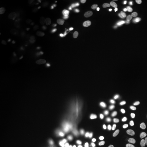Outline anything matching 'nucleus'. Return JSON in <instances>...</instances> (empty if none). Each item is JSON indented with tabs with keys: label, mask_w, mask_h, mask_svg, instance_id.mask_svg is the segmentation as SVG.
<instances>
[{
	"label": "nucleus",
	"mask_w": 147,
	"mask_h": 147,
	"mask_svg": "<svg viewBox=\"0 0 147 147\" xmlns=\"http://www.w3.org/2000/svg\"><path fill=\"white\" fill-rule=\"evenodd\" d=\"M80 51L79 49H76V48L71 47L66 49L64 54H65V57L69 61H74L78 58L77 57L80 55Z\"/></svg>",
	"instance_id": "1a4fd4ad"
},
{
	"label": "nucleus",
	"mask_w": 147,
	"mask_h": 147,
	"mask_svg": "<svg viewBox=\"0 0 147 147\" xmlns=\"http://www.w3.org/2000/svg\"><path fill=\"white\" fill-rule=\"evenodd\" d=\"M84 3H85L84 0H74V1H70V5L71 8L74 10H78Z\"/></svg>",
	"instance_id": "dca6fc26"
},
{
	"label": "nucleus",
	"mask_w": 147,
	"mask_h": 147,
	"mask_svg": "<svg viewBox=\"0 0 147 147\" xmlns=\"http://www.w3.org/2000/svg\"><path fill=\"white\" fill-rule=\"evenodd\" d=\"M14 24L12 20L9 18H5L0 21V35L7 36L13 30Z\"/></svg>",
	"instance_id": "6e6552de"
},
{
	"label": "nucleus",
	"mask_w": 147,
	"mask_h": 147,
	"mask_svg": "<svg viewBox=\"0 0 147 147\" xmlns=\"http://www.w3.org/2000/svg\"><path fill=\"white\" fill-rule=\"evenodd\" d=\"M114 47L109 42L104 41L99 48V57L104 63H108L113 58Z\"/></svg>",
	"instance_id": "7ed1b4c3"
},
{
	"label": "nucleus",
	"mask_w": 147,
	"mask_h": 147,
	"mask_svg": "<svg viewBox=\"0 0 147 147\" xmlns=\"http://www.w3.org/2000/svg\"><path fill=\"white\" fill-rule=\"evenodd\" d=\"M132 14L135 16V17H138V16H140V12L139 10H135Z\"/></svg>",
	"instance_id": "5701e85b"
},
{
	"label": "nucleus",
	"mask_w": 147,
	"mask_h": 147,
	"mask_svg": "<svg viewBox=\"0 0 147 147\" xmlns=\"http://www.w3.org/2000/svg\"><path fill=\"white\" fill-rule=\"evenodd\" d=\"M90 85L93 89L102 92L109 91L112 87V83L109 80L100 77H95L92 79Z\"/></svg>",
	"instance_id": "39448f33"
},
{
	"label": "nucleus",
	"mask_w": 147,
	"mask_h": 147,
	"mask_svg": "<svg viewBox=\"0 0 147 147\" xmlns=\"http://www.w3.org/2000/svg\"><path fill=\"white\" fill-rule=\"evenodd\" d=\"M141 63H142V61H136L134 62V65L135 66V67H138V66L140 65Z\"/></svg>",
	"instance_id": "b1692460"
},
{
	"label": "nucleus",
	"mask_w": 147,
	"mask_h": 147,
	"mask_svg": "<svg viewBox=\"0 0 147 147\" xmlns=\"http://www.w3.org/2000/svg\"><path fill=\"white\" fill-rule=\"evenodd\" d=\"M105 71L106 72H107V74H108L112 75L116 73L117 69H116L115 65H112V64H109V65H106L105 67Z\"/></svg>",
	"instance_id": "a211bd4d"
},
{
	"label": "nucleus",
	"mask_w": 147,
	"mask_h": 147,
	"mask_svg": "<svg viewBox=\"0 0 147 147\" xmlns=\"http://www.w3.org/2000/svg\"><path fill=\"white\" fill-rule=\"evenodd\" d=\"M30 106L32 108H34V109H36V108H38V103H37L36 102H35V101H34V102H32V104H31Z\"/></svg>",
	"instance_id": "4be33fe9"
},
{
	"label": "nucleus",
	"mask_w": 147,
	"mask_h": 147,
	"mask_svg": "<svg viewBox=\"0 0 147 147\" xmlns=\"http://www.w3.org/2000/svg\"><path fill=\"white\" fill-rule=\"evenodd\" d=\"M95 3L98 5H100V6H102V1H97V0H96V1H95Z\"/></svg>",
	"instance_id": "a878e982"
},
{
	"label": "nucleus",
	"mask_w": 147,
	"mask_h": 147,
	"mask_svg": "<svg viewBox=\"0 0 147 147\" xmlns=\"http://www.w3.org/2000/svg\"><path fill=\"white\" fill-rule=\"evenodd\" d=\"M3 108L7 111L11 112V113H15L16 111V106L13 102L10 100H5L3 103Z\"/></svg>",
	"instance_id": "f8f14e48"
},
{
	"label": "nucleus",
	"mask_w": 147,
	"mask_h": 147,
	"mask_svg": "<svg viewBox=\"0 0 147 147\" xmlns=\"http://www.w3.org/2000/svg\"><path fill=\"white\" fill-rule=\"evenodd\" d=\"M141 76H142V72H141V71H135V72L132 73L129 76V81H130V82L136 81V80L140 79Z\"/></svg>",
	"instance_id": "f3484780"
},
{
	"label": "nucleus",
	"mask_w": 147,
	"mask_h": 147,
	"mask_svg": "<svg viewBox=\"0 0 147 147\" xmlns=\"http://www.w3.org/2000/svg\"><path fill=\"white\" fill-rule=\"evenodd\" d=\"M25 80L29 85L38 89H45L47 84L46 77L43 74L36 71H31L27 74L25 77Z\"/></svg>",
	"instance_id": "f03ea898"
},
{
	"label": "nucleus",
	"mask_w": 147,
	"mask_h": 147,
	"mask_svg": "<svg viewBox=\"0 0 147 147\" xmlns=\"http://www.w3.org/2000/svg\"><path fill=\"white\" fill-rule=\"evenodd\" d=\"M63 87V82L61 79H57L53 83V88L55 91H61Z\"/></svg>",
	"instance_id": "4468645a"
},
{
	"label": "nucleus",
	"mask_w": 147,
	"mask_h": 147,
	"mask_svg": "<svg viewBox=\"0 0 147 147\" xmlns=\"http://www.w3.org/2000/svg\"><path fill=\"white\" fill-rule=\"evenodd\" d=\"M122 11V7L119 3H112L106 7L104 11V16L108 19H115Z\"/></svg>",
	"instance_id": "0eeeda50"
},
{
	"label": "nucleus",
	"mask_w": 147,
	"mask_h": 147,
	"mask_svg": "<svg viewBox=\"0 0 147 147\" xmlns=\"http://www.w3.org/2000/svg\"><path fill=\"white\" fill-rule=\"evenodd\" d=\"M25 102H26V98H25V97H23V100H21V102H20V103H21V104H23V103H25Z\"/></svg>",
	"instance_id": "cd10ccee"
},
{
	"label": "nucleus",
	"mask_w": 147,
	"mask_h": 147,
	"mask_svg": "<svg viewBox=\"0 0 147 147\" xmlns=\"http://www.w3.org/2000/svg\"><path fill=\"white\" fill-rule=\"evenodd\" d=\"M85 61V57L84 56H79L76 59V61L78 63H82Z\"/></svg>",
	"instance_id": "6ab92c4d"
},
{
	"label": "nucleus",
	"mask_w": 147,
	"mask_h": 147,
	"mask_svg": "<svg viewBox=\"0 0 147 147\" xmlns=\"http://www.w3.org/2000/svg\"><path fill=\"white\" fill-rule=\"evenodd\" d=\"M142 54L143 57H144L145 59L147 61V47L144 48V49H143L142 52Z\"/></svg>",
	"instance_id": "412c9836"
},
{
	"label": "nucleus",
	"mask_w": 147,
	"mask_h": 147,
	"mask_svg": "<svg viewBox=\"0 0 147 147\" xmlns=\"http://www.w3.org/2000/svg\"><path fill=\"white\" fill-rule=\"evenodd\" d=\"M88 96V93L85 89H79L75 91L74 93V97L75 100H87Z\"/></svg>",
	"instance_id": "9b49d317"
},
{
	"label": "nucleus",
	"mask_w": 147,
	"mask_h": 147,
	"mask_svg": "<svg viewBox=\"0 0 147 147\" xmlns=\"http://www.w3.org/2000/svg\"><path fill=\"white\" fill-rule=\"evenodd\" d=\"M134 21H135V16H134L133 14H129V15L128 16L127 21L129 23H132V22H134Z\"/></svg>",
	"instance_id": "aec40b11"
},
{
	"label": "nucleus",
	"mask_w": 147,
	"mask_h": 147,
	"mask_svg": "<svg viewBox=\"0 0 147 147\" xmlns=\"http://www.w3.org/2000/svg\"><path fill=\"white\" fill-rule=\"evenodd\" d=\"M95 22L94 20H88V21H85L83 23V25H82V28L83 30H91V29H93L95 26Z\"/></svg>",
	"instance_id": "2eb2a0df"
},
{
	"label": "nucleus",
	"mask_w": 147,
	"mask_h": 147,
	"mask_svg": "<svg viewBox=\"0 0 147 147\" xmlns=\"http://www.w3.org/2000/svg\"><path fill=\"white\" fill-rule=\"evenodd\" d=\"M128 57V51L125 46L118 44L114 47L113 58L116 63H122L125 61Z\"/></svg>",
	"instance_id": "423d86ee"
},
{
	"label": "nucleus",
	"mask_w": 147,
	"mask_h": 147,
	"mask_svg": "<svg viewBox=\"0 0 147 147\" xmlns=\"http://www.w3.org/2000/svg\"><path fill=\"white\" fill-rule=\"evenodd\" d=\"M42 40V36L38 31H29L22 36L21 44L26 49H36Z\"/></svg>",
	"instance_id": "f257e3e1"
},
{
	"label": "nucleus",
	"mask_w": 147,
	"mask_h": 147,
	"mask_svg": "<svg viewBox=\"0 0 147 147\" xmlns=\"http://www.w3.org/2000/svg\"><path fill=\"white\" fill-rule=\"evenodd\" d=\"M35 63L40 69L44 71H49L52 69V61L49 55L46 52L40 53L35 58Z\"/></svg>",
	"instance_id": "20e7f679"
},
{
	"label": "nucleus",
	"mask_w": 147,
	"mask_h": 147,
	"mask_svg": "<svg viewBox=\"0 0 147 147\" xmlns=\"http://www.w3.org/2000/svg\"><path fill=\"white\" fill-rule=\"evenodd\" d=\"M73 104L75 106V107L79 108V109H82V108H84L88 105V104H89V100L87 99V100H78L74 99Z\"/></svg>",
	"instance_id": "ddd939ff"
},
{
	"label": "nucleus",
	"mask_w": 147,
	"mask_h": 147,
	"mask_svg": "<svg viewBox=\"0 0 147 147\" xmlns=\"http://www.w3.org/2000/svg\"><path fill=\"white\" fill-rule=\"evenodd\" d=\"M74 70H68L66 71V75L67 76H71V75L74 74Z\"/></svg>",
	"instance_id": "393cba45"
},
{
	"label": "nucleus",
	"mask_w": 147,
	"mask_h": 147,
	"mask_svg": "<svg viewBox=\"0 0 147 147\" xmlns=\"http://www.w3.org/2000/svg\"><path fill=\"white\" fill-rule=\"evenodd\" d=\"M101 19H102V16H97V18H95V20H94V21H95V23H97V22L100 21Z\"/></svg>",
	"instance_id": "bb28decb"
},
{
	"label": "nucleus",
	"mask_w": 147,
	"mask_h": 147,
	"mask_svg": "<svg viewBox=\"0 0 147 147\" xmlns=\"http://www.w3.org/2000/svg\"><path fill=\"white\" fill-rule=\"evenodd\" d=\"M97 70V65L94 62H91L84 66L82 69V73L85 76H89Z\"/></svg>",
	"instance_id": "9d476101"
}]
</instances>
